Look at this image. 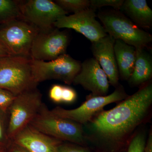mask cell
Masks as SVG:
<instances>
[{"label": "cell", "instance_id": "cell-1", "mask_svg": "<svg viewBox=\"0 0 152 152\" xmlns=\"http://www.w3.org/2000/svg\"><path fill=\"white\" fill-rule=\"evenodd\" d=\"M152 107L150 81L113 108L103 110L83 126L87 145L95 152L126 151L139 127L149 118Z\"/></svg>", "mask_w": 152, "mask_h": 152}, {"label": "cell", "instance_id": "cell-2", "mask_svg": "<svg viewBox=\"0 0 152 152\" xmlns=\"http://www.w3.org/2000/svg\"><path fill=\"white\" fill-rule=\"evenodd\" d=\"M29 125L39 132L61 141L88 147L83 126L57 116L44 103Z\"/></svg>", "mask_w": 152, "mask_h": 152}, {"label": "cell", "instance_id": "cell-3", "mask_svg": "<svg viewBox=\"0 0 152 152\" xmlns=\"http://www.w3.org/2000/svg\"><path fill=\"white\" fill-rule=\"evenodd\" d=\"M106 33L115 40H120L137 48H148L152 41L150 33L140 28L119 10L111 9L97 14Z\"/></svg>", "mask_w": 152, "mask_h": 152}, {"label": "cell", "instance_id": "cell-4", "mask_svg": "<svg viewBox=\"0 0 152 152\" xmlns=\"http://www.w3.org/2000/svg\"><path fill=\"white\" fill-rule=\"evenodd\" d=\"M30 57L9 56L0 59V88L18 96L35 88Z\"/></svg>", "mask_w": 152, "mask_h": 152}, {"label": "cell", "instance_id": "cell-5", "mask_svg": "<svg viewBox=\"0 0 152 152\" xmlns=\"http://www.w3.org/2000/svg\"><path fill=\"white\" fill-rule=\"evenodd\" d=\"M43 103L42 95L37 88L16 96L8 111L9 138L12 140L20 131L29 124Z\"/></svg>", "mask_w": 152, "mask_h": 152}, {"label": "cell", "instance_id": "cell-6", "mask_svg": "<svg viewBox=\"0 0 152 152\" xmlns=\"http://www.w3.org/2000/svg\"><path fill=\"white\" fill-rule=\"evenodd\" d=\"M0 44L11 56L30 57L33 41L39 32L35 27L17 19L1 25Z\"/></svg>", "mask_w": 152, "mask_h": 152}, {"label": "cell", "instance_id": "cell-7", "mask_svg": "<svg viewBox=\"0 0 152 152\" xmlns=\"http://www.w3.org/2000/svg\"><path fill=\"white\" fill-rule=\"evenodd\" d=\"M128 96L124 87L119 84L110 94L97 96L91 94L87 96L86 100L77 108L66 110L57 107L51 110L57 116L67 119L83 126L91 121L96 114L103 110L106 106L121 102Z\"/></svg>", "mask_w": 152, "mask_h": 152}, {"label": "cell", "instance_id": "cell-8", "mask_svg": "<svg viewBox=\"0 0 152 152\" xmlns=\"http://www.w3.org/2000/svg\"><path fill=\"white\" fill-rule=\"evenodd\" d=\"M81 64L66 54L48 61L31 59L33 75L38 84L54 80L72 84L80 70Z\"/></svg>", "mask_w": 152, "mask_h": 152}, {"label": "cell", "instance_id": "cell-9", "mask_svg": "<svg viewBox=\"0 0 152 152\" xmlns=\"http://www.w3.org/2000/svg\"><path fill=\"white\" fill-rule=\"evenodd\" d=\"M22 19L38 29L46 31L53 28L54 24L68 13L50 0L20 1Z\"/></svg>", "mask_w": 152, "mask_h": 152}, {"label": "cell", "instance_id": "cell-10", "mask_svg": "<svg viewBox=\"0 0 152 152\" xmlns=\"http://www.w3.org/2000/svg\"><path fill=\"white\" fill-rule=\"evenodd\" d=\"M65 31L54 28L46 31H39L33 41L30 53L31 59L48 61L66 54L69 43Z\"/></svg>", "mask_w": 152, "mask_h": 152}, {"label": "cell", "instance_id": "cell-11", "mask_svg": "<svg viewBox=\"0 0 152 152\" xmlns=\"http://www.w3.org/2000/svg\"><path fill=\"white\" fill-rule=\"evenodd\" d=\"M95 11L91 8L65 15L59 19L54 24L58 29L69 28L82 34L91 42H96L108 34L104 27L96 20Z\"/></svg>", "mask_w": 152, "mask_h": 152}, {"label": "cell", "instance_id": "cell-12", "mask_svg": "<svg viewBox=\"0 0 152 152\" xmlns=\"http://www.w3.org/2000/svg\"><path fill=\"white\" fill-rule=\"evenodd\" d=\"M73 83L80 85L94 96H105L109 92L110 83L107 77L94 58H90L81 64L80 70Z\"/></svg>", "mask_w": 152, "mask_h": 152}, {"label": "cell", "instance_id": "cell-13", "mask_svg": "<svg viewBox=\"0 0 152 152\" xmlns=\"http://www.w3.org/2000/svg\"><path fill=\"white\" fill-rule=\"evenodd\" d=\"M115 41L113 38L107 34L92 42L91 50L94 58L107 77L109 83L116 88L119 84V75L114 51Z\"/></svg>", "mask_w": 152, "mask_h": 152}, {"label": "cell", "instance_id": "cell-14", "mask_svg": "<svg viewBox=\"0 0 152 152\" xmlns=\"http://www.w3.org/2000/svg\"><path fill=\"white\" fill-rule=\"evenodd\" d=\"M12 140L29 152H58V147L63 142L39 132L29 125Z\"/></svg>", "mask_w": 152, "mask_h": 152}, {"label": "cell", "instance_id": "cell-15", "mask_svg": "<svg viewBox=\"0 0 152 152\" xmlns=\"http://www.w3.org/2000/svg\"><path fill=\"white\" fill-rule=\"evenodd\" d=\"M138 27L152 26V11L145 0H126L119 10Z\"/></svg>", "mask_w": 152, "mask_h": 152}, {"label": "cell", "instance_id": "cell-16", "mask_svg": "<svg viewBox=\"0 0 152 152\" xmlns=\"http://www.w3.org/2000/svg\"><path fill=\"white\" fill-rule=\"evenodd\" d=\"M145 49H136L134 69L128 80L132 86H141L151 81V79L152 58L151 55Z\"/></svg>", "mask_w": 152, "mask_h": 152}, {"label": "cell", "instance_id": "cell-17", "mask_svg": "<svg viewBox=\"0 0 152 152\" xmlns=\"http://www.w3.org/2000/svg\"><path fill=\"white\" fill-rule=\"evenodd\" d=\"M136 49L120 40H115L114 51L119 77L128 80L132 73L136 58Z\"/></svg>", "mask_w": 152, "mask_h": 152}, {"label": "cell", "instance_id": "cell-18", "mask_svg": "<svg viewBox=\"0 0 152 152\" xmlns=\"http://www.w3.org/2000/svg\"><path fill=\"white\" fill-rule=\"evenodd\" d=\"M17 19H22L20 1L0 0V24Z\"/></svg>", "mask_w": 152, "mask_h": 152}, {"label": "cell", "instance_id": "cell-19", "mask_svg": "<svg viewBox=\"0 0 152 152\" xmlns=\"http://www.w3.org/2000/svg\"><path fill=\"white\" fill-rule=\"evenodd\" d=\"M55 2L67 12L77 13L89 8L90 0H56Z\"/></svg>", "mask_w": 152, "mask_h": 152}, {"label": "cell", "instance_id": "cell-20", "mask_svg": "<svg viewBox=\"0 0 152 152\" xmlns=\"http://www.w3.org/2000/svg\"><path fill=\"white\" fill-rule=\"evenodd\" d=\"M146 134L144 131H137L128 145L127 152H144L147 141Z\"/></svg>", "mask_w": 152, "mask_h": 152}, {"label": "cell", "instance_id": "cell-21", "mask_svg": "<svg viewBox=\"0 0 152 152\" xmlns=\"http://www.w3.org/2000/svg\"><path fill=\"white\" fill-rule=\"evenodd\" d=\"M8 114L0 111V148H6L10 142L8 134Z\"/></svg>", "mask_w": 152, "mask_h": 152}, {"label": "cell", "instance_id": "cell-22", "mask_svg": "<svg viewBox=\"0 0 152 152\" xmlns=\"http://www.w3.org/2000/svg\"><path fill=\"white\" fill-rule=\"evenodd\" d=\"M90 8L96 11L102 7H111L114 10H119L124 2V0H90Z\"/></svg>", "mask_w": 152, "mask_h": 152}, {"label": "cell", "instance_id": "cell-23", "mask_svg": "<svg viewBox=\"0 0 152 152\" xmlns=\"http://www.w3.org/2000/svg\"><path fill=\"white\" fill-rule=\"evenodd\" d=\"M16 96L7 90L0 88V111L8 113Z\"/></svg>", "mask_w": 152, "mask_h": 152}, {"label": "cell", "instance_id": "cell-24", "mask_svg": "<svg viewBox=\"0 0 152 152\" xmlns=\"http://www.w3.org/2000/svg\"><path fill=\"white\" fill-rule=\"evenodd\" d=\"M58 152H91L88 147L64 142L58 147Z\"/></svg>", "mask_w": 152, "mask_h": 152}, {"label": "cell", "instance_id": "cell-25", "mask_svg": "<svg viewBox=\"0 0 152 152\" xmlns=\"http://www.w3.org/2000/svg\"><path fill=\"white\" fill-rule=\"evenodd\" d=\"M77 92L73 88L63 86L62 103H72L77 99Z\"/></svg>", "mask_w": 152, "mask_h": 152}, {"label": "cell", "instance_id": "cell-26", "mask_svg": "<svg viewBox=\"0 0 152 152\" xmlns=\"http://www.w3.org/2000/svg\"><path fill=\"white\" fill-rule=\"evenodd\" d=\"M63 86L59 84L53 85L49 91V97L56 103H62Z\"/></svg>", "mask_w": 152, "mask_h": 152}, {"label": "cell", "instance_id": "cell-27", "mask_svg": "<svg viewBox=\"0 0 152 152\" xmlns=\"http://www.w3.org/2000/svg\"><path fill=\"white\" fill-rule=\"evenodd\" d=\"M7 152H29L18 144L11 140L8 145L6 148Z\"/></svg>", "mask_w": 152, "mask_h": 152}, {"label": "cell", "instance_id": "cell-28", "mask_svg": "<svg viewBox=\"0 0 152 152\" xmlns=\"http://www.w3.org/2000/svg\"><path fill=\"white\" fill-rule=\"evenodd\" d=\"M144 152H152V132L150 131L145 146Z\"/></svg>", "mask_w": 152, "mask_h": 152}, {"label": "cell", "instance_id": "cell-29", "mask_svg": "<svg viewBox=\"0 0 152 152\" xmlns=\"http://www.w3.org/2000/svg\"><path fill=\"white\" fill-rule=\"evenodd\" d=\"M11 56L5 48L0 44V59L4 57Z\"/></svg>", "mask_w": 152, "mask_h": 152}, {"label": "cell", "instance_id": "cell-30", "mask_svg": "<svg viewBox=\"0 0 152 152\" xmlns=\"http://www.w3.org/2000/svg\"><path fill=\"white\" fill-rule=\"evenodd\" d=\"M0 152H7L6 148H0Z\"/></svg>", "mask_w": 152, "mask_h": 152}]
</instances>
